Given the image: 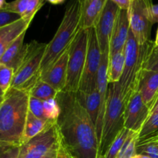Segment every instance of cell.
<instances>
[{
    "label": "cell",
    "mask_w": 158,
    "mask_h": 158,
    "mask_svg": "<svg viewBox=\"0 0 158 158\" xmlns=\"http://www.w3.org/2000/svg\"><path fill=\"white\" fill-rule=\"evenodd\" d=\"M158 114V103L156 104L152 109L151 110V113H150V116L151 115H154V114ZM149 116V117H150Z\"/></svg>",
    "instance_id": "obj_39"
},
{
    "label": "cell",
    "mask_w": 158,
    "mask_h": 158,
    "mask_svg": "<svg viewBox=\"0 0 158 158\" xmlns=\"http://www.w3.org/2000/svg\"><path fill=\"white\" fill-rule=\"evenodd\" d=\"M129 32L130 21L128 10L120 9L111 35L109 57L119 51L125 49Z\"/></svg>",
    "instance_id": "obj_14"
},
{
    "label": "cell",
    "mask_w": 158,
    "mask_h": 158,
    "mask_svg": "<svg viewBox=\"0 0 158 158\" xmlns=\"http://www.w3.org/2000/svg\"><path fill=\"white\" fill-rule=\"evenodd\" d=\"M151 110L143 103L140 94L134 93L125 106L124 128L139 134L150 116Z\"/></svg>",
    "instance_id": "obj_12"
},
{
    "label": "cell",
    "mask_w": 158,
    "mask_h": 158,
    "mask_svg": "<svg viewBox=\"0 0 158 158\" xmlns=\"http://www.w3.org/2000/svg\"><path fill=\"white\" fill-rule=\"evenodd\" d=\"M77 95L79 100L81 102L83 106L87 111L91 120L96 125L100 107V99L98 88L89 94H84V93L78 91L77 93Z\"/></svg>",
    "instance_id": "obj_20"
},
{
    "label": "cell",
    "mask_w": 158,
    "mask_h": 158,
    "mask_svg": "<svg viewBox=\"0 0 158 158\" xmlns=\"http://www.w3.org/2000/svg\"><path fill=\"white\" fill-rule=\"evenodd\" d=\"M80 0H70L66 6L61 23L49 43L42 60L40 73L47 70L70 46L80 29Z\"/></svg>",
    "instance_id": "obj_3"
},
{
    "label": "cell",
    "mask_w": 158,
    "mask_h": 158,
    "mask_svg": "<svg viewBox=\"0 0 158 158\" xmlns=\"http://www.w3.org/2000/svg\"><path fill=\"white\" fill-rule=\"evenodd\" d=\"M46 2V0H29L27 9H26L22 19L31 23L35 14L44 6Z\"/></svg>",
    "instance_id": "obj_30"
},
{
    "label": "cell",
    "mask_w": 158,
    "mask_h": 158,
    "mask_svg": "<svg viewBox=\"0 0 158 158\" xmlns=\"http://www.w3.org/2000/svg\"><path fill=\"white\" fill-rule=\"evenodd\" d=\"M69 48L66 49L61 56L47 70L41 73L40 76L42 80L49 83L59 93L63 91L66 86L69 61Z\"/></svg>",
    "instance_id": "obj_13"
},
{
    "label": "cell",
    "mask_w": 158,
    "mask_h": 158,
    "mask_svg": "<svg viewBox=\"0 0 158 158\" xmlns=\"http://www.w3.org/2000/svg\"><path fill=\"white\" fill-rule=\"evenodd\" d=\"M55 123L56 121H53V120H44V119L35 117L32 113L29 111L27 114V118H26V125H25L24 133H23V144L35 137V136L40 134L44 130L49 127V126L53 125Z\"/></svg>",
    "instance_id": "obj_19"
},
{
    "label": "cell",
    "mask_w": 158,
    "mask_h": 158,
    "mask_svg": "<svg viewBox=\"0 0 158 158\" xmlns=\"http://www.w3.org/2000/svg\"><path fill=\"white\" fill-rule=\"evenodd\" d=\"M100 63L101 52L97 38L95 28H89L86 63L78 91L84 94H89L97 89V77Z\"/></svg>",
    "instance_id": "obj_9"
},
{
    "label": "cell",
    "mask_w": 158,
    "mask_h": 158,
    "mask_svg": "<svg viewBox=\"0 0 158 158\" xmlns=\"http://www.w3.org/2000/svg\"><path fill=\"white\" fill-rule=\"evenodd\" d=\"M59 92H57L52 86L41 79H40L29 91V96L39 99L42 101L56 98Z\"/></svg>",
    "instance_id": "obj_22"
},
{
    "label": "cell",
    "mask_w": 158,
    "mask_h": 158,
    "mask_svg": "<svg viewBox=\"0 0 158 158\" xmlns=\"http://www.w3.org/2000/svg\"><path fill=\"white\" fill-rule=\"evenodd\" d=\"M29 1V0H15L10 2H7L4 9L18 14L22 18L27 9Z\"/></svg>",
    "instance_id": "obj_31"
},
{
    "label": "cell",
    "mask_w": 158,
    "mask_h": 158,
    "mask_svg": "<svg viewBox=\"0 0 158 158\" xmlns=\"http://www.w3.org/2000/svg\"><path fill=\"white\" fill-rule=\"evenodd\" d=\"M20 146H0V158H18Z\"/></svg>",
    "instance_id": "obj_34"
},
{
    "label": "cell",
    "mask_w": 158,
    "mask_h": 158,
    "mask_svg": "<svg viewBox=\"0 0 158 158\" xmlns=\"http://www.w3.org/2000/svg\"><path fill=\"white\" fill-rule=\"evenodd\" d=\"M125 101L120 83H109L98 158H103L117 134L124 128Z\"/></svg>",
    "instance_id": "obj_4"
},
{
    "label": "cell",
    "mask_w": 158,
    "mask_h": 158,
    "mask_svg": "<svg viewBox=\"0 0 158 158\" xmlns=\"http://www.w3.org/2000/svg\"><path fill=\"white\" fill-rule=\"evenodd\" d=\"M125 49L116 52L109 57L107 77L108 83H119L123 75L125 63Z\"/></svg>",
    "instance_id": "obj_21"
},
{
    "label": "cell",
    "mask_w": 158,
    "mask_h": 158,
    "mask_svg": "<svg viewBox=\"0 0 158 158\" xmlns=\"http://www.w3.org/2000/svg\"><path fill=\"white\" fill-rule=\"evenodd\" d=\"M132 158H151V157H148V156H146V155H143V154H136Z\"/></svg>",
    "instance_id": "obj_41"
},
{
    "label": "cell",
    "mask_w": 158,
    "mask_h": 158,
    "mask_svg": "<svg viewBox=\"0 0 158 158\" xmlns=\"http://www.w3.org/2000/svg\"><path fill=\"white\" fill-rule=\"evenodd\" d=\"M151 17L153 23H158V4H153L151 7Z\"/></svg>",
    "instance_id": "obj_36"
},
{
    "label": "cell",
    "mask_w": 158,
    "mask_h": 158,
    "mask_svg": "<svg viewBox=\"0 0 158 158\" xmlns=\"http://www.w3.org/2000/svg\"><path fill=\"white\" fill-rule=\"evenodd\" d=\"M20 19H21V16L18 14L5 10V9L0 10V28L11 24Z\"/></svg>",
    "instance_id": "obj_33"
},
{
    "label": "cell",
    "mask_w": 158,
    "mask_h": 158,
    "mask_svg": "<svg viewBox=\"0 0 158 158\" xmlns=\"http://www.w3.org/2000/svg\"><path fill=\"white\" fill-rule=\"evenodd\" d=\"M154 46H155V47H158V29L157 31V34H156L155 41H154Z\"/></svg>",
    "instance_id": "obj_42"
},
{
    "label": "cell",
    "mask_w": 158,
    "mask_h": 158,
    "mask_svg": "<svg viewBox=\"0 0 158 158\" xmlns=\"http://www.w3.org/2000/svg\"><path fill=\"white\" fill-rule=\"evenodd\" d=\"M30 23V22L21 18L11 24L0 28V58L12 42L27 30Z\"/></svg>",
    "instance_id": "obj_18"
},
{
    "label": "cell",
    "mask_w": 158,
    "mask_h": 158,
    "mask_svg": "<svg viewBox=\"0 0 158 158\" xmlns=\"http://www.w3.org/2000/svg\"><path fill=\"white\" fill-rule=\"evenodd\" d=\"M158 103V96H157V99H156V100H155V102H154V106H153V107H154V106H155L156 104H157ZM152 107V108H153ZM152 108H151V109H152Z\"/></svg>",
    "instance_id": "obj_45"
},
{
    "label": "cell",
    "mask_w": 158,
    "mask_h": 158,
    "mask_svg": "<svg viewBox=\"0 0 158 158\" xmlns=\"http://www.w3.org/2000/svg\"><path fill=\"white\" fill-rule=\"evenodd\" d=\"M137 90L143 103L151 110L158 96V72L142 69Z\"/></svg>",
    "instance_id": "obj_15"
},
{
    "label": "cell",
    "mask_w": 158,
    "mask_h": 158,
    "mask_svg": "<svg viewBox=\"0 0 158 158\" xmlns=\"http://www.w3.org/2000/svg\"><path fill=\"white\" fill-rule=\"evenodd\" d=\"M88 46V29L80 28L69 48L67 77L63 91L77 93L84 70Z\"/></svg>",
    "instance_id": "obj_7"
},
{
    "label": "cell",
    "mask_w": 158,
    "mask_h": 158,
    "mask_svg": "<svg viewBox=\"0 0 158 158\" xmlns=\"http://www.w3.org/2000/svg\"><path fill=\"white\" fill-rule=\"evenodd\" d=\"M43 109L46 120L56 121L60 114V106L56 99H49L43 101Z\"/></svg>",
    "instance_id": "obj_26"
},
{
    "label": "cell",
    "mask_w": 158,
    "mask_h": 158,
    "mask_svg": "<svg viewBox=\"0 0 158 158\" xmlns=\"http://www.w3.org/2000/svg\"><path fill=\"white\" fill-rule=\"evenodd\" d=\"M120 9L115 3L111 0H108L94 26L101 54L110 53L111 35Z\"/></svg>",
    "instance_id": "obj_11"
},
{
    "label": "cell",
    "mask_w": 158,
    "mask_h": 158,
    "mask_svg": "<svg viewBox=\"0 0 158 158\" xmlns=\"http://www.w3.org/2000/svg\"><path fill=\"white\" fill-rule=\"evenodd\" d=\"M60 106L56 121L60 144L72 158H98L96 125L77 93L62 91L56 98Z\"/></svg>",
    "instance_id": "obj_1"
},
{
    "label": "cell",
    "mask_w": 158,
    "mask_h": 158,
    "mask_svg": "<svg viewBox=\"0 0 158 158\" xmlns=\"http://www.w3.org/2000/svg\"><path fill=\"white\" fill-rule=\"evenodd\" d=\"M131 132L132 131H129L126 128H123L120 131V132L117 134L116 138L114 139V142L111 143L110 147L108 149L107 152L105 154L103 158H117L119 152L123 148V144L125 143L127 139L128 138Z\"/></svg>",
    "instance_id": "obj_24"
},
{
    "label": "cell",
    "mask_w": 158,
    "mask_h": 158,
    "mask_svg": "<svg viewBox=\"0 0 158 158\" xmlns=\"http://www.w3.org/2000/svg\"><path fill=\"white\" fill-rule=\"evenodd\" d=\"M59 157H60V158H61V157H60V150H59Z\"/></svg>",
    "instance_id": "obj_47"
},
{
    "label": "cell",
    "mask_w": 158,
    "mask_h": 158,
    "mask_svg": "<svg viewBox=\"0 0 158 158\" xmlns=\"http://www.w3.org/2000/svg\"><path fill=\"white\" fill-rule=\"evenodd\" d=\"M46 2H49L52 5H60L64 3L66 0H46Z\"/></svg>",
    "instance_id": "obj_38"
},
{
    "label": "cell",
    "mask_w": 158,
    "mask_h": 158,
    "mask_svg": "<svg viewBox=\"0 0 158 158\" xmlns=\"http://www.w3.org/2000/svg\"><path fill=\"white\" fill-rule=\"evenodd\" d=\"M4 96H5V93L3 92L2 89L0 88V103H1L2 100H3V97H4Z\"/></svg>",
    "instance_id": "obj_43"
},
{
    "label": "cell",
    "mask_w": 158,
    "mask_h": 158,
    "mask_svg": "<svg viewBox=\"0 0 158 158\" xmlns=\"http://www.w3.org/2000/svg\"><path fill=\"white\" fill-rule=\"evenodd\" d=\"M60 143L56 123L20 146L18 158H43Z\"/></svg>",
    "instance_id": "obj_10"
},
{
    "label": "cell",
    "mask_w": 158,
    "mask_h": 158,
    "mask_svg": "<svg viewBox=\"0 0 158 158\" xmlns=\"http://www.w3.org/2000/svg\"><path fill=\"white\" fill-rule=\"evenodd\" d=\"M108 0H80V28L94 27Z\"/></svg>",
    "instance_id": "obj_17"
},
{
    "label": "cell",
    "mask_w": 158,
    "mask_h": 158,
    "mask_svg": "<svg viewBox=\"0 0 158 158\" xmlns=\"http://www.w3.org/2000/svg\"><path fill=\"white\" fill-rule=\"evenodd\" d=\"M138 140V134L131 132L126 142L119 152L117 158H132L136 154V147Z\"/></svg>",
    "instance_id": "obj_25"
},
{
    "label": "cell",
    "mask_w": 158,
    "mask_h": 158,
    "mask_svg": "<svg viewBox=\"0 0 158 158\" xmlns=\"http://www.w3.org/2000/svg\"><path fill=\"white\" fill-rule=\"evenodd\" d=\"M15 71L12 68L0 64V88L6 94L11 87Z\"/></svg>",
    "instance_id": "obj_27"
},
{
    "label": "cell",
    "mask_w": 158,
    "mask_h": 158,
    "mask_svg": "<svg viewBox=\"0 0 158 158\" xmlns=\"http://www.w3.org/2000/svg\"><path fill=\"white\" fill-rule=\"evenodd\" d=\"M152 0H131L128 9L130 29L139 44L148 43L151 28L154 25L151 17Z\"/></svg>",
    "instance_id": "obj_8"
},
{
    "label": "cell",
    "mask_w": 158,
    "mask_h": 158,
    "mask_svg": "<svg viewBox=\"0 0 158 158\" xmlns=\"http://www.w3.org/2000/svg\"><path fill=\"white\" fill-rule=\"evenodd\" d=\"M6 3L7 2L6 0H0V10H3L5 9Z\"/></svg>",
    "instance_id": "obj_40"
},
{
    "label": "cell",
    "mask_w": 158,
    "mask_h": 158,
    "mask_svg": "<svg viewBox=\"0 0 158 158\" xmlns=\"http://www.w3.org/2000/svg\"><path fill=\"white\" fill-rule=\"evenodd\" d=\"M29 111L35 117L46 120L44 116L43 101L31 96H29Z\"/></svg>",
    "instance_id": "obj_32"
},
{
    "label": "cell",
    "mask_w": 158,
    "mask_h": 158,
    "mask_svg": "<svg viewBox=\"0 0 158 158\" xmlns=\"http://www.w3.org/2000/svg\"><path fill=\"white\" fill-rule=\"evenodd\" d=\"M59 150H60V143L54 147L43 158H60L59 157Z\"/></svg>",
    "instance_id": "obj_35"
},
{
    "label": "cell",
    "mask_w": 158,
    "mask_h": 158,
    "mask_svg": "<svg viewBox=\"0 0 158 158\" xmlns=\"http://www.w3.org/2000/svg\"><path fill=\"white\" fill-rule=\"evenodd\" d=\"M154 42L149 41L143 45L139 44L130 29L129 35L125 46V63L123 75L119 82L125 104L131 96L137 91L140 73L143 69L147 56Z\"/></svg>",
    "instance_id": "obj_5"
},
{
    "label": "cell",
    "mask_w": 158,
    "mask_h": 158,
    "mask_svg": "<svg viewBox=\"0 0 158 158\" xmlns=\"http://www.w3.org/2000/svg\"><path fill=\"white\" fill-rule=\"evenodd\" d=\"M143 141H151V142H154V143H155L156 144H157V146L158 147V139H156V140H143ZM140 142H142V141H140Z\"/></svg>",
    "instance_id": "obj_44"
},
{
    "label": "cell",
    "mask_w": 158,
    "mask_h": 158,
    "mask_svg": "<svg viewBox=\"0 0 158 158\" xmlns=\"http://www.w3.org/2000/svg\"><path fill=\"white\" fill-rule=\"evenodd\" d=\"M136 154H143L151 158H158V147L151 141L137 142Z\"/></svg>",
    "instance_id": "obj_28"
},
{
    "label": "cell",
    "mask_w": 158,
    "mask_h": 158,
    "mask_svg": "<svg viewBox=\"0 0 158 158\" xmlns=\"http://www.w3.org/2000/svg\"><path fill=\"white\" fill-rule=\"evenodd\" d=\"M60 156L61 158H72L66 152L63 148L62 147V145L60 144Z\"/></svg>",
    "instance_id": "obj_37"
},
{
    "label": "cell",
    "mask_w": 158,
    "mask_h": 158,
    "mask_svg": "<svg viewBox=\"0 0 158 158\" xmlns=\"http://www.w3.org/2000/svg\"><path fill=\"white\" fill-rule=\"evenodd\" d=\"M156 139H158V137H156V138H153V139H149V140H156ZM143 141V140H142ZM137 142H140V141H137Z\"/></svg>",
    "instance_id": "obj_46"
},
{
    "label": "cell",
    "mask_w": 158,
    "mask_h": 158,
    "mask_svg": "<svg viewBox=\"0 0 158 158\" xmlns=\"http://www.w3.org/2000/svg\"><path fill=\"white\" fill-rule=\"evenodd\" d=\"M26 32V31L17 37L0 58V64L12 68L15 73L21 66L27 52V44H24Z\"/></svg>",
    "instance_id": "obj_16"
},
{
    "label": "cell",
    "mask_w": 158,
    "mask_h": 158,
    "mask_svg": "<svg viewBox=\"0 0 158 158\" xmlns=\"http://www.w3.org/2000/svg\"><path fill=\"white\" fill-rule=\"evenodd\" d=\"M47 43L33 41L27 44V52L21 66L15 73L10 88L29 91L40 79L42 60Z\"/></svg>",
    "instance_id": "obj_6"
},
{
    "label": "cell",
    "mask_w": 158,
    "mask_h": 158,
    "mask_svg": "<svg viewBox=\"0 0 158 158\" xmlns=\"http://www.w3.org/2000/svg\"><path fill=\"white\" fill-rule=\"evenodd\" d=\"M143 69L158 72V47L154 46V42L147 56Z\"/></svg>",
    "instance_id": "obj_29"
},
{
    "label": "cell",
    "mask_w": 158,
    "mask_h": 158,
    "mask_svg": "<svg viewBox=\"0 0 158 158\" xmlns=\"http://www.w3.org/2000/svg\"><path fill=\"white\" fill-rule=\"evenodd\" d=\"M158 137V114L151 115L138 134L137 141Z\"/></svg>",
    "instance_id": "obj_23"
},
{
    "label": "cell",
    "mask_w": 158,
    "mask_h": 158,
    "mask_svg": "<svg viewBox=\"0 0 158 158\" xmlns=\"http://www.w3.org/2000/svg\"><path fill=\"white\" fill-rule=\"evenodd\" d=\"M29 94L10 88L0 103V146H21L27 114Z\"/></svg>",
    "instance_id": "obj_2"
}]
</instances>
